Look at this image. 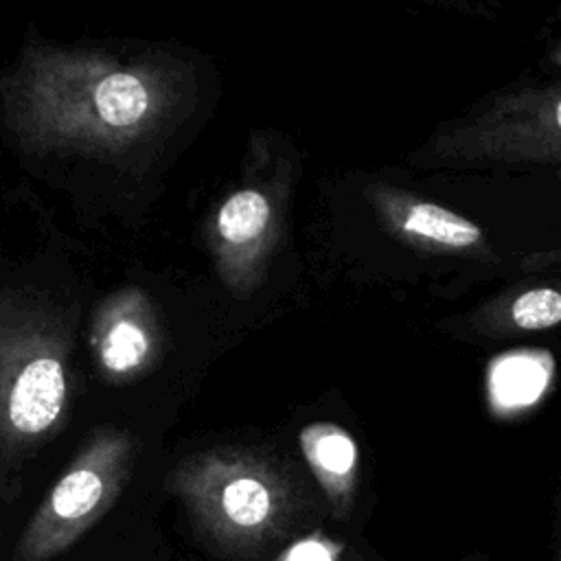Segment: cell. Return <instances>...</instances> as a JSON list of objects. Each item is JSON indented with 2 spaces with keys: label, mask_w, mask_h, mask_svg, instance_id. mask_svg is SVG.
<instances>
[{
  "label": "cell",
  "mask_w": 561,
  "mask_h": 561,
  "mask_svg": "<svg viewBox=\"0 0 561 561\" xmlns=\"http://www.w3.org/2000/svg\"><path fill=\"white\" fill-rule=\"evenodd\" d=\"M191 92L180 66L28 46L2 83L9 125L35 151H121L160 131Z\"/></svg>",
  "instance_id": "6da1fadb"
},
{
  "label": "cell",
  "mask_w": 561,
  "mask_h": 561,
  "mask_svg": "<svg viewBox=\"0 0 561 561\" xmlns=\"http://www.w3.org/2000/svg\"><path fill=\"white\" fill-rule=\"evenodd\" d=\"M70 331L26 291L0 296V443L26 445L50 434L68 403Z\"/></svg>",
  "instance_id": "7a4b0ae2"
},
{
  "label": "cell",
  "mask_w": 561,
  "mask_h": 561,
  "mask_svg": "<svg viewBox=\"0 0 561 561\" xmlns=\"http://www.w3.org/2000/svg\"><path fill=\"white\" fill-rule=\"evenodd\" d=\"M425 162L436 167L561 162V85L493 96L434 134L425 147Z\"/></svg>",
  "instance_id": "3957f363"
},
{
  "label": "cell",
  "mask_w": 561,
  "mask_h": 561,
  "mask_svg": "<svg viewBox=\"0 0 561 561\" xmlns=\"http://www.w3.org/2000/svg\"><path fill=\"white\" fill-rule=\"evenodd\" d=\"M134 456L131 434L99 430L44 500L24 537L20 559H44L79 535L116 497Z\"/></svg>",
  "instance_id": "277c9868"
},
{
  "label": "cell",
  "mask_w": 561,
  "mask_h": 561,
  "mask_svg": "<svg viewBox=\"0 0 561 561\" xmlns=\"http://www.w3.org/2000/svg\"><path fill=\"white\" fill-rule=\"evenodd\" d=\"M283 193L270 182H248L215 210L208 239L224 283L234 291L252 289L280 234Z\"/></svg>",
  "instance_id": "5b68a950"
},
{
  "label": "cell",
  "mask_w": 561,
  "mask_h": 561,
  "mask_svg": "<svg viewBox=\"0 0 561 561\" xmlns=\"http://www.w3.org/2000/svg\"><path fill=\"white\" fill-rule=\"evenodd\" d=\"M366 197L383 226L414 248L493 256L480 226L445 206L390 184H373Z\"/></svg>",
  "instance_id": "8992f818"
},
{
  "label": "cell",
  "mask_w": 561,
  "mask_h": 561,
  "mask_svg": "<svg viewBox=\"0 0 561 561\" xmlns=\"http://www.w3.org/2000/svg\"><path fill=\"white\" fill-rule=\"evenodd\" d=\"M158 322L149 298L138 289L110 296L92 320V353L110 381L142 373L158 353Z\"/></svg>",
  "instance_id": "52a82bcc"
},
{
  "label": "cell",
  "mask_w": 561,
  "mask_h": 561,
  "mask_svg": "<svg viewBox=\"0 0 561 561\" xmlns=\"http://www.w3.org/2000/svg\"><path fill=\"white\" fill-rule=\"evenodd\" d=\"M300 449L337 508H346L357 478V445L333 423H311L300 432Z\"/></svg>",
  "instance_id": "ba28073f"
},
{
  "label": "cell",
  "mask_w": 561,
  "mask_h": 561,
  "mask_svg": "<svg viewBox=\"0 0 561 561\" xmlns=\"http://www.w3.org/2000/svg\"><path fill=\"white\" fill-rule=\"evenodd\" d=\"M217 504L228 522L254 528L267 522L274 508V489L243 460H217L208 471Z\"/></svg>",
  "instance_id": "9c48e42d"
},
{
  "label": "cell",
  "mask_w": 561,
  "mask_h": 561,
  "mask_svg": "<svg viewBox=\"0 0 561 561\" xmlns=\"http://www.w3.org/2000/svg\"><path fill=\"white\" fill-rule=\"evenodd\" d=\"M515 331H541L561 322V289L530 287L519 291L504 311Z\"/></svg>",
  "instance_id": "30bf717a"
},
{
  "label": "cell",
  "mask_w": 561,
  "mask_h": 561,
  "mask_svg": "<svg viewBox=\"0 0 561 561\" xmlns=\"http://www.w3.org/2000/svg\"><path fill=\"white\" fill-rule=\"evenodd\" d=\"M287 561H333V550L318 539H307L289 550Z\"/></svg>",
  "instance_id": "8fae6325"
},
{
  "label": "cell",
  "mask_w": 561,
  "mask_h": 561,
  "mask_svg": "<svg viewBox=\"0 0 561 561\" xmlns=\"http://www.w3.org/2000/svg\"><path fill=\"white\" fill-rule=\"evenodd\" d=\"M519 267H524V270H561V248L530 254V256L522 259Z\"/></svg>",
  "instance_id": "7c38bea8"
},
{
  "label": "cell",
  "mask_w": 561,
  "mask_h": 561,
  "mask_svg": "<svg viewBox=\"0 0 561 561\" xmlns=\"http://www.w3.org/2000/svg\"><path fill=\"white\" fill-rule=\"evenodd\" d=\"M552 561H561V513L554 524V541H552Z\"/></svg>",
  "instance_id": "4fadbf2b"
},
{
  "label": "cell",
  "mask_w": 561,
  "mask_h": 561,
  "mask_svg": "<svg viewBox=\"0 0 561 561\" xmlns=\"http://www.w3.org/2000/svg\"><path fill=\"white\" fill-rule=\"evenodd\" d=\"M462 561H486L484 557H480V554H469L467 559H462Z\"/></svg>",
  "instance_id": "5bb4252c"
},
{
  "label": "cell",
  "mask_w": 561,
  "mask_h": 561,
  "mask_svg": "<svg viewBox=\"0 0 561 561\" xmlns=\"http://www.w3.org/2000/svg\"><path fill=\"white\" fill-rule=\"evenodd\" d=\"M557 61H559V64H561V53H559V55H557Z\"/></svg>",
  "instance_id": "9a60e30c"
}]
</instances>
